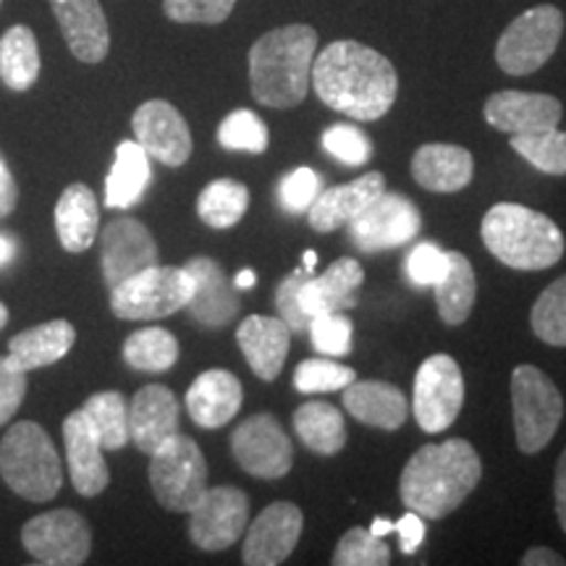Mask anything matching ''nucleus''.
Masks as SVG:
<instances>
[{
	"mask_svg": "<svg viewBox=\"0 0 566 566\" xmlns=\"http://www.w3.org/2000/svg\"><path fill=\"white\" fill-rule=\"evenodd\" d=\"M310 87L328 108L354 122H378L394 108L399 74L384 53L363 42L338 40L315 55Z\"/></svg>",
	"mask_w": 566,
	"mask_h": 566,
	"instance_id": "1",
	"label": "nucleus"
},
{
	"mask_svg": "<svg viewBox=\"0 0 566 566\" xmlns=\"http://www.w3.org/2000/svg\"><path fill=\"white\" fill-rule=\"evenodd\" d=\"M480 478H483V462L475 446L467 443L464 438L428 443L415 451L401 472V501L424 520H443L464 504Z\"/></svg>",
	"mask_w": 566,
	"mask_h": 566,
	"instance_id": "2",
	"label": "nucleus"
},
{
	"mask_svg": "<svg viewBox=\"0 0 566 566\" xmlns=\"http://www.w3.org/2000/svg\"><path fill=\"white\" fill-rule=\"evenodd\" d=\"M317 55V32L289 24L265 32L250 48L252 97L265 108H294L307 97Z\"/></svg>",
	"mask_w": 566,
	"mask_h": 566,
	"instance_id": "3",
	"label": "nucleus"
},
{
	"mask_svg": "<svg viewBox=\"0 0 566 566\" xmlns=\"http://www.w3.org/2000/svg\"><path fill=\"white\" fill-rule=\"evenodd\" d=\"M480 237L499 263L516 271H546L564 258L562 229L520 202L493 205L480 226Z\"/></svg>",
	"mask_w": 566,
	"mask_h": 566,
	"instance_id": "4",
	"label": "nucleus"
},
{
	"mask_svg": "<svg viewBox=\"0 0 566 566\" xmlns=\"http://www.w3.org/2000/svg\"><path fill=\"white\" fill-rule=\"evenodd\" d=\"M0 478L19 499L45 504L59 495L63 467L53 438L42 424L21 420L0 441Z\"/></svg>",
	"mask_w": 566,
	"mask_h": 566,
	"instance_id": "5",
	"label": "nucleus"
},
{
	"mask_svg": "<svg viewBox=\"0 0 566 566\" xmlns=\"http://www.w3.org/2000/svg\"><path fill=\"white\" fill-rule=\"evenodd\" d=\"M192 292L187 268L153 265L111 289V310L122 321H160L187 310Z\"/></svg>",
	"mask_w": 566,
	"mask_h": 566,
	"instance_id": "6",
	"label": "nucleus"
},
{
	"mask_svg": "<svg viewBox=\"0 0 566 566\" xmlns=\"http://www.w3.org/2000/svg\"><path fill=\"white\" fill-rule=\"evenodd\" d=\"M512 407L516 446L522 454L546 449L564 417V399L554 380L535 365L514 367Z\"/></svg>",
	"mask_w": 566,
	"mask_h": 566,
	"instance_id": "7",
	"label": "nucleus"
},
{
	"mask_svg": "<svg viewBox=\"0 0 566 566\" xmlns=\"http://www.w3.org/2000/svg\"><path fill=\"white\" fill-rule=\"evenodd\" d=\"M150 485L163 509L189 514V509L208 491V462L195 438L174 433L153 451Z\"/></svg>",
	"mask_w": 566,
	"mask_h": 566,
	"instance_id": "8",
	"label": "nucleus"
},
{
	"mask_svg": "<svg viewBox=\"0 0 566 566\" xmlns=\"http://www.w3.org/2000/svg\"><path fill=\"white\" fill-rule=\"evenodd\" d=\"M564 34V13L556 6H535L520 13L495 45V63L509 76L535 74L551 61Z\"/></svg>",
	"mask_w": 566,
	"mask_h": 566,
	"instance_id": "9",
	"label": "nucleus"
},
{
	"mask_svg": "<svg viewBox=\"0 0 566 566\" xmlns=\"http://www.w3.org/2000/svg\"><path fill=\"white\" fill-rule=\"evenodd\" d=\"M27 554L45 566H80L92 554L87 520L74 509H53L38 514L21 527Z\"/></svg>",
	"mask_w": 566,
	"mask_h": 566,
	"instance_id": "10",
	"label": "nucleus"
},
{
	"mask_svg": "<svg viewBox=\"0 0 566 566\" xmlns=\"http://www.w3.org/2000/svg\"><path fill=\"white\" fill-rule=\"evenodd\" d=\"M464 405L462 367L449 354H433L415 375V420L424 433H443L451 428Z\"/></svg>",
	"mask_w": 566,
	"mask_h": 566,
	"instance_id": "11",
	"label": "nucleus"
},
{
	"mask_svg": "<svg viewBox=\"0 0 566 566\" xmlns=\"http://www.w3.org/2000/svg\"><path fill=\"white\" fill-rule=\"evenodd\" d=\"M422 212L405 195L384 192L349 221V239L363 252H384L405 247L420 233Z\"/></svg>",
	"mask_w": 566,
	"mask_h": 566,
	"instance_id": "12",
	"label": "nucleus"
},
{
	"mask_svg": "<svg viewBox=\"0 0 566 566\" xmlns=\"http://www.w3.org/2000/svg\"><path fill=\"white\" fill-rule=\"evenodd\" d=\"M250 525V499L233 485L208 488L189 509V537L202 551L231 548Z\"/></svg>",
	"mask_w": 566,
	"mask_h": 566,
	"instance_id": "13",
	"label": "nucleus"
},
{
	"mask_svg": "<svg viewBox=\"0 0 566 566\" xmlns=\"http://www.w3.org/2000/svg\"><path fill=\"white\" fill-rule=\"evenodd\" d=\"M231 451L239 467L252 478H286L294 464V446L273 415H252L233 430Z\"/></svg>",
	"mask_w": 566,
	"mask_h": 566,
	"instance_id": "14",
	"label": "nucleus"
},
{
	"mask_svg": "<svg viewBox=\"0 0 566 566\" xmlns=\"http://www.w3.org/2000/svg\"><path fill=\"white\" fill-rule=\"evenodd\" d=\"M134 139L150 158L163 166L179 168L192 155V132L184 116L168 101L142 103L132 116Z\"/></svg>",
	"mask_w": 566,
	"mask_h": 566,
	"instance_id": "15",
	"label": "nucleus"
},
{
	"mask_svg": "<svg viewBox=\"0 0 566 566\" xmlns=\"http://www.w3.org/2000/svg\"><path fill=\"white\" fill-rule=\"evenodd\" d=\"M304 516L292 501H275L258 514V520L244 530L242 558L247 566L283 564L302 537Z\"/></svg>",
	"mask_w": 566,
	"mask_h": 566,
	"instance_id": "16",
	"label": "nucleus"
},
{
	"mask_svg": "<svg viewBox=\"0 0 566 566\" xmlns=\"http://www.w3.org/2000/svg\"><path fill=\"white\" fill-rule=\"evenodd\" d=\"M101 265L111 289L145 268L158 265V244L150 229L134 218L111 221L101 233Z\"/></svg>",
	"mask_w": 566,
	"mask_h": 566,
	"instance_id": "17",
	"label": "nucleus"
},
{
	"mask_svg": "<svg viewBox=\"0 0 566 566\" xmlns=\"http://www.w3.org/2000/svg\"><path fill=\"white\" fill-rule=\"evenodd\" d=\"M485 122L504 134H530L556 129L564 108L554 95L546 92L501 90L488 97Z\"/></svg>",
	"mask_w": 566,
	"mask_h": 566,
	"instance_id": "18",
	"label": "nucleus"
},
{
	"mask_svg": "<svg viewBox=\"0 0 566 566\" xmlns=\"http://www.w3.org/2000/svg\"><path fill=\"white\" fill-rule=\"evenodd\" d=\"M63 446H66L69 478L74 491L84 499H95L111 485V470L105 464L103 443L82 409H74L63 420Z\"/></svg>",
	"mask_w": 566,
	"mask_h": 566,
	"instance_id": "19",
	"label": "nucleus"
},
{
	"mask_svg": "<svg viewBox=\"0 0 566 566\" xmlns=\"http://www.w3.org/2000/svg\"><path fill=\"white\" fill-rule=\"evenodd\" d=\"M51 9L76 61H105L111 51V30L101 0H51Z\"/></svg>",
	"mask_w": 566,
	"mask_h": 566,
	"instance_id": "20",
	"label": "nucleus"
},
{
	"mask_svg": "<svg viewBox=\"0 0 566 566\" xmlns=\"http://www.w3.org/2000/svg\"><path fill=\"white\" fill-rule=\"evenodd\" d=\"M187 273L192 275L195 292L187 310L197 323L205 328H223L239 315V296L237 286L223 273V268L210 258L187 260Z\"/></svg>",
	"mask_w": 566,
	"mask_h": 566,
	"instance_id": "21",
	"label": "nucleus"
},
{
	"mask_svg": "<svg viewBox=\"0 0 566 566\" xmlns=\"http://www.w3.org/2000/svg\"><path fill=\"white\" fill-rule=\"evenodd\" d=\"M237 344L242 349L250 370L260 380L271 384L283 370L292 346V328L281 317L250 315L237 328Z\"/></svg>",
	"mask_w": 566,
	"mask_h": 566,
	"instance_id": "22",
	"label": "nucleus"
},
{
	"mask_svg": "<svg viewBox=\"0 0 566 566\" xmlns=\"http://www.w3.org/2000/svg\"><path fill=\"white\" fill-rule=\"evenodd\" d=\"M179 433V401L171 388L145 386L129 405V436L142 454L150 457L163 441Z\"/></svg>",
	"mask_w": 566,
	"mask_h": 566,
	"instance_id": "23",
	"label": "nucleus"
},
{
	"mask_svg": "<svg viewBox=\"0 0 566 566\" xmlns=\"http://www.w3.org/2000/svg\"><path fill=\"white\" fill-rule=\"evenodd\" d=\"M242 384L229 370H205L187 388V412L195 424L205 430H218L229 424L242 409Z\"/></svg>",
	"mask_w": 566,
	"mask_h": 566,
	"instance_id": "24",
	"label": "nucleus"
},
{
	"mask_svg": "<svg viewBox=\"0 0 566 566\" xmlns=\"http://www.w3.org/2000/svg\"><path fill=\"white\" fill-rule=\"evenodd\" d=\"M365 271L357 260L338 258L323 275H307L300 286V307L313 321L323 313H342L357 304L354 292L363 286Z\"/></svg>",
	"mask_w": 566,
	"mask_h": 566,
	"instance_id": "25",
	"label": "nucleus"
},
{
	"mask_svg": "<svg viewBox=\"0 0 566 566\" xmlns=\"http://www.w3.org/2000/svg\"><path fill=\"white\" fill-rule=\"evenodd\" d=\"M386 192L384 174L373 171L363 179H354L344 187H331L317 195V200L310 205V226L321 233H331L349 223L354 216H359L375 197Z\"/></svg>",
	"mask_w": 566,
	"mask_h": 566,
	"instance_id": "26",
	"label": "nucleus"
},
{
	"mask_svg": "<svg viewBox=\"0 0 566 566\" xmlns=\"http://www.w3.org/2000/svg\"><path fill=\"white\" fill-rule=\"evenodd\" d=\"M475 174V163H472L470 150L457 145H422L412 155V176L422 189L438 195H451L464 189Z\"/></svg>",
	"mask_w": 566,
	"mask_h": 566,
	"instance_id": "27",
	"label": "nucleus"
},
{
	"mask_svg": "<svg viewBox=\"0 0 566 566\" xmlns=\"http://www.w3.org/2000/svg\"><path fill=\"white\" fill-rule=\"evenodd\" d=\"M101 231V205L87 184H69L55 202V233L66 252L80 254L95 244Z\"/></svg>",
	"mask_w": 566,
	"mask_h": 566,
	"instance_id": "28",
	"label": "nucleus"
},
{
	"mask_svg": "<svg viewBox=\"0 0 566 566\" xmlns=\"http://www.w3.org/2000/svg\"><path fill=\"white\" fill-rule=\"evenodd\" d=\"M344 409L354 420L380 430H399L409 412L405 394L384 380H354L346 386Z\"/></svg>",
	"mask_w": 566,
	"mask_h": 566,
	"instance_id": "29",
	"label": "nucleus"
},
{
	"mask_svg": "<svg viewBox=\"0 0 566 566\" xmlns=\"http://www.w3.org/2000/svg\"><path fill=\"white\" fill-rule=\"evenodd\" d=\"M76 344V328L69 321H48L27 328L9 342V357L24 373L61 363Z\"/></svg>",
	"mask_w": 566,
	"mask_h": 566,
	"instance_id": "30",
	"label": "nucleus"
},
{
	"mask_svg": "<svg viewBox=\"0 0 566 566\" xmlns=\"http://www.w3.org/2000/svg\"><path fill=\"white\" fill-rule=\"evenodd\" d=\"M150 179V155L145 153V147L137 139L122 142L116 147V160H113L108 179H105V208H134L145 197Z\"/></svg>",
	"mask_w": 566,
	"mask_h": 566,
	"instance_id": "31",
	"label": "nucleus"
},
{
	"mask_svg": "<svg viewBox=\"0 0 566 566\" xmlns=\"http://www.w3.org/2000/svg\"><path fill=\"white\" fill-rule=\"evenodd\" d=\"M438 315L446 325H462L478 300V281L472 263L462 252H446V271L436 283Z\"/></svg>",
	"mask_w": 566,
	"mask_h": 566,
	"instance_id": "32",
	"label": "nucleus"
},
{
	"mask_svg": "<svg viewBox=\"0 0 566 566\" xmlns=\"http://www.w3.org/2000/svg\"><path fill=\"white\" fill-rule=\"evenodd\" d=\"M38 38L27 24H13L0 38V82L13 92L34 87L40 76Z\"/></svg>",
	"mask_w": 566,
	"mask_h": 566,
	"instance_id": "33",
	"label": "nucleus"
},
{
	"mask_svg": "<svg viewBox=\"0 0 566 566\" xmlns=\"http://www.w3.org/2000/svg\"><path fill=\"white\" fill-rule=\"evenodd\" d=\"M294 430L313 454H338L346 446V422L342 409L328 401H307L294 412Z\"/></svg>",
	"mask_w": 566,
	"mask_h": 566,
	"instance_id": "34",
	"label": "nucleus"
},
{
	"mask_svg": "<svg viewBox=\"0 0 566 566\" xmlns=\"http://www.w3.org/2000/svg\"><path fill=\"white\" fill-rule=\"evenodd\" d=\"M82 415L87 417L97 438H101L105 451H122L132 441L129 436V405L124 394L118 391H101L92 394L80 407Z\"/></svg>",
	"mask_w": 566,
	"mask_h": 566,
	"instance_id": "35",
	"label": "nucleus"
},
{
	"mask_svg": "<svg viewBox=\"0 0 566 566\" xmlns=\"http://www.w3.org/2000/svg\"><path fill=\"white\" fill-rule=\"evenodd\" d=\"M250 208V189L242 181L216 179L197 197V216L210 229H231Z\"/></svg>",
	"mask_w": 566,
	"mask_h": 566,
	"instance_id": "36",
	"label": "nucleus"
},
{
	"mask_svg": "<svg viewBox=\"0 0 566 566\" xmlns=\"http://www.w3.org/2000/svg\"><path fill=\"white\" fill-rule=\"evenodd\" d=\"M126 365L142 373H166L179 363V342L166 328H142L124 342Z\"/></svg>",
	"mask_w": 566,
	"mask_h": 566,
	"instance_id": "37",
	"label": "nucleus"
},
{
	"mask_svg": "<svg viewBox=\"0 0 566 566\" xmlns=\"http://www.w3.org/2000/svg\"><path fill=\"white\" fill-rule=\"evenodd\" d=\"M512 150L520 153L537 171L566 176V132H558V126L556 129L512 134Z\"/></svg>",
	"mask_w": 566,
	"mask_h": 566,
	"instance_id": "38",
	"label": "nucleus"
},
{
	"mask_svg": "<svg viewBox=\"0 0 566 566\" xmlns=\"http://www.w3.org/2000/svg\"><path fill=\"white\" fill-rule=\"evenodd\" d=\"M535 336L548 346H566V275L556 279L537 296L530 313Z\"/></svg>",
	"mask_w": 566,
	"mask_h": 566,
	"instance_id": "39",
	"label": "nucleus"
},
{
	"mask_svg": "<svg viewBox=\"0 0 566 566\" xmlns=\"http://www.w3.org/2000/svg\"><path fill=\"white\" fill-rule=\"evenodd\" d=\"M218 142H221L223 150L260 155L268 150L271 137H268V126L258 113L239 108L231 111L221 122V126H218Z\"/></svg>",
	"mask_w": 566,
	"mask_h": 566,
	"instance_id": "40",
	"label": "nucleus"
},
{
	"mask_svg": "<svg viewBox=\"0 0 566 566\" xmlns=\"http://www.w3.org/2000/svg\"><path fill=\"white\" fill-rule=\"evenodd\" d=\"M336 566H388L391 564V548L386 537L373 535L370 530L352 527L334 551L331 558Z\"/></svg>",
	"mask_w": 566,
	"mask_h": 566,
	"instance_id": "41",
	"label": "nucleus"
},
{
	"mask_svg": "<svg viewBox=\"0 0 566 566\" xmlns=\"http://www.w3.org/2000/svg\"><path fill=\"white\" fill-rule=\"evenodd\" d=\"M357 380L354 367L331 363V359H304L294 373V388L300 394H331L342 391Z\"/></svg>",
	"mask_w": 566,
	"mask_h": 566,
	"instance_id": "42",
	"label": "nucleus"
},
{
	"mask_svg": "<svg viewBox=\"0 0 566 566\" xmlns=\"http://www.w3.org/2000/svg\"><path fill=\"white\" fill-rule=\"evenodd\" d=\"M323 150L344 166H365L373 155V145L367 134L357 126L336 124L323 132Z\"/></svg>",
	"mask_w": 566,
	"mask_h": 566,
	"instance_id": "43",
	"label": "nucleus"
},
{
	"mask_svg": "<svg viewBox=\"0 0 566 566\" xmlns=\"http://www.w3.org/2000/svg\"><path fill=\"white\" fill-rule=\"evenodd\" d=\"M310 338L325 357H346L352 352V321L344 313H323L310 321Z\"/></svg>",
	"mask_w": 566,
	"mask_h": 566,
	"instance_id": "44",
	"label": "nucleus"
},
{
	"mask_svg": "<svg viewBox=\"0 0 566 566\" xmlns=\"http://www.w3.org/2000/svg\"><path fill=\"white\" fill-rule=\"evenodd\" d=\"M237 0H163V13L176 24H221Z\"/></svg>",
	"mask_w": 566,
	"mask_h": 566,
	"instance_id": "45",
	"label": "nucleus"
},
{
	"mask_svg": "<svg viewBox=\"0 0 566 566\" xmlns=\"http://www.w3.org/2000/svg\"><path fill=\"white\" fill-rule=\"evenodd\" d=\"M323 192V179L313 168H296V171L286 174L279 184V202L281 208L292 216L307 212L310 205L317 200Z\"/></svg>",
	"mask_w": 566,
	"mask_h": 566,
	"instance_id": "46",
	"label": "nucleus"
},
{
	"mask_svg": "<svg viewBox=\"0 0 566 566\" xmlns=\"http://www.w3.org/2000/svg\"><path fill=\"white\" fill-rule=\"evenodd\" d=\"M446 271V252L436 242L415 244L407 254V279L412 286H436Z\"/></svg>",
	"mask_w": 566,
	"mask_h": 566,
	"instance_id": "47",
	"label": "nucleus"
},
{
	"mask_svg": "<svg viewBox=\"0 0 566 566\" xmlns=\"http://www.w3.org/2000/svg\"><path fill=\"white\" fill-rule=\"evenodd\" d=\"M27 396V373L13 365L9 354L0 357V428L11 422Z\"/></svg>",
	"mask_w": 566,
	"mask_h": 566,
	"instance_id": "48",
	"label": "nucleus"
},
{
	"mask_svg": "<svg viewBox=\"0 0 566 566\" xmlns=\"http://www.w3.org/2000/svg\"><path fill=\"white\" fill-rule=\"evenodd\" d=\"M307 275H313V273L304 271V268H296L294 273H289L286 279L281 281L279 292H275V307H279L281 321L292 328V334L294 331H304L310 325V317L304 315L300 307V286Z\"/></svg>",
	"mask_w": 566,
	"mask_h": 566,
	"instance_id": "49",
	"label": "nucleus"
},
{
	"mask_svg": "<svg viewBox=\"0 0 566 566\" xmlns=\"http://www.w3.org/2000/svg\"><path fill=\"white\" fill-rule=\"evenodd\" d=\"M394 533L399 535V546L405 551L407 556H412L420 551V546L424 543V535H428V530H424V520L417 512L409 509V514L401 516L399 522H394Z\"/></svg>",
	"mask_w": 566,
	"mask_h": 566,
	"instance_id": "50",
	"label": "nucleus"
},
{
	"mask_svg": "<svg viewBox=\"0 0 566 566\" xmlns=\"http://www.w3.org/2000/svg\"><path fill=\"white\" fill-rule=\"evenodd\" d=\"M19 202V187L17 179H13L11 168L6 166V160L0 158V218H9L13 210H17Z\"/></svg>",
	"mask_w": 566,
	"mask_h": 566,
	"instance_id": "51",
	"label": "nucleus"
},
{
	"mask_svg": "<svg viewBox=\"0 0 566 566\" xmlns=\"http://www.w3.org/2000/svg\"><path fill=\"white\" fill-rule=\"evenodd\" d=\"M554 504H556V516L558 525L566 533V449L562 459L556 464V480H554Z\"/></svg>",
	"mask_w": 566,
	"mask_h": 566,
	"instance_id": "52",
	"label": "nucleus"
},
{
	"mask_svg": "<svg viewBox=\"0 0 566 566\" xmlns=\"http://www.w3.org/2000/svg\"><path fill=\"white\" fill-rule=\"evenodd\" d=\"M566 558L558 556L554 548H530L522 556V566H564Z\"/></svg>",
	"mask_w": 566,
	"mask_h": 566,
	"instance_id": "53",
	"label": "nucleus"
},
{
	"mask_svg": "<svg viewBox=\"0 0 566 566\" xmlns=\"http://www.w3.org/2000/svg\"><path fill=\"white\" fill-rule=\"evenodd\" d=\"M13 258H17V242L6 237V233H0V268L9 265Z\"/></svg>",
	"mask_w": 566,
	"mask_h": 566,
	"instance_id": "54",
	"label": "nucleus"
},
{
	"mask_svg": "<svg viewBox=\"0 0 566 566\" xmlns=\"http://www.w3.org/2000/svg\"><path fill=\"white\" fill-rule=\"evenodd\" d=\"M254 283H258V273L250 271V268H244V271L237 273V279H233V286L237 289H252Z\"/></svg>",
	"mask_w": 566,
	"mask_h": 566,
	"instance_id": "55",
	"label": "nucleus"
},
{
	"mask_svg": "<svg viewBox=\"0 0 566 566\" xmlns=\"http://www.w3.org/2000/svg\"><path fill=\"white\" fill-rule=\"evenodd\" d=\"M370 533L373 535H378V537H386V535H391L394 533V522H388V520H375L373 525H370Z\"/></svg>",
	"mask_w": 566,
	"mask_h": 566,
	"instance_id": "56",
	"label": "nucleus"
},
{
	"mask_svg": "<svg viewBox=\"0 0 566 566\" xmlns=\"http://www.w3.org/2000/svg\"><path fill=\"white\" fill-rule=\"evenodd\" d=\"M315 265H317V252H313V250H310V252H304V271H310V273H313L315 271Z\"/></svg>",
	"mask_w": 566,
	"mask_h": 566,
	"instance_id": "57",
	"label": "nucleus"
},
{
	"mask_svg": "<svg viewBox=\"0 0 566 566\" xmlns=\"http://www.w3.org/2000/svg\"><path fill=\"white\" fill-rule=\"evenodd\" d=\"M6 323H9V307H6V304L0 302V331L6 328Z\"/></svg>",
	"mask_w": 566,
	"mask_h": 566,
	"instance_id": "58",
	"label": "nucleus"
},
{
	"mask_svg": "<svg viewBox=\"0 0 566 566\" xmlns=\"http://www.w3.org/2000/svg\"><path fill=\"white\" fill-rule=\"evenodd\" d=\"M0 6H3V0H0Z\"/></svg>",
	"mask_w": 566,
	"mask_h": 566,
	"instance_id": "59",
	"label": "nucleus"
}]
</instances>
